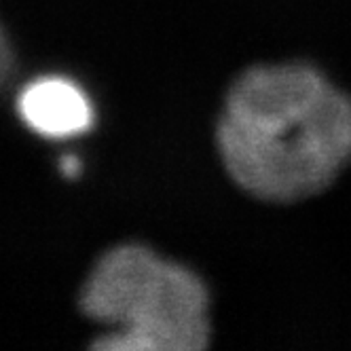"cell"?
I'll use <instances>...</instances> for the list:
<instances>
[{
    "label": "cell",
    "mask_w": 351,
    "mask_h": 351,
    "mask_svg": "<svg viewBox=\"0 0 351 351\" xmlns=\"http://www.w3.org/2000/svg\"><path fill=\"white\" fill-rule=\"evenodd\" d=\"M17 114L23 125L49 140H70L87 134L95 123L89 93L68 77L32 79L17 95Z\"/></svg>",
    "instance_id": "obj_3"
},
{
    "label": "cell",
    "mask_w": 351,
    "mask_h": 351,
    "mask_svg": "<svg viewBox=\"0 0 351 351\" xmlns=\"http://www.w3.org/2000/svg\"><path fill=\"white\" fill-rule=\"evenodd\" d=\"M214 142L247 197L271 206L305 202L351 165V93L311 62L247 66L222 97Z\"/></svg>",
    "instance_id": "obj_1"
},
{
    "label": "cell",
    "mask_w": 351,
    "mask_h": 351,
    "mask_svg": "<svg viewBox=\"0 0 351 351\" xmlns=\"http://www.w3.org/2000/svg\"><path fill=\"white\" fill-rule=\"evenodd\" d=\"M83 309L108 332L104 349L199 351L212 339V294L195 269L142 243H125L95 265Z\"/></svg>",
    "instance_id": "obj_2"
}]
</instances>
